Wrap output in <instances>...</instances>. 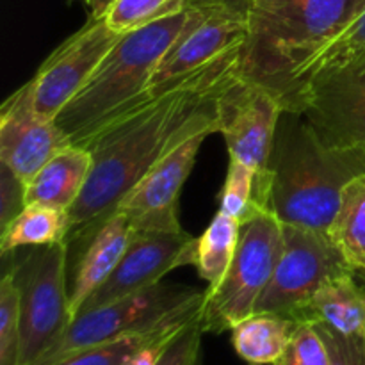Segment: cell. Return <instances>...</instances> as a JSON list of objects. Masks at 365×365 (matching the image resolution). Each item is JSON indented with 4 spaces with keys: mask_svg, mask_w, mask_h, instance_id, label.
<instances>
[{
    "mask_svg": "<svg viewBox=\"0 0 365 365\" xmlns=\"http://www.w3.org/2000/svg\"><path fill=\"white\" fill-rule=\"evenodd\" d=\"M299 321L282 314L253 312L232 328L235 353L250 365H277Z\"/></svg>",
    "mask_w": 365,
    "mask_h": 365,
    "instance_id": "d6986e66",
    "label": "cell"
},
{
    "mask_svg": "<svg viewBox=\"0 0 365 365\" xmlns=\"http://www.w3.org/2000/svg\"><path fill=\"white\" fill-rule=\"evenodd\" d=\"M359 365H365V364H359Z\"/></svg>",
    "mask_w": 365,
    "mask_h": 365,
    "instance_id": "e575fe53",
    "label": "cell"
},
{
    "mask_svg": "<svg viewBox=\"0 0 365 365\" xmlns=\"http://www.w3.org/2000/svg\"><path fill=\"white\" fill-rule=\"evenodd\" d=\"M284 248L282 221L260 209L241 225L234 260L221 284L205 289L200 323L205 334L230 331L252 316L266 291Z\"/></svg>",
    "mask_w": 365,
    "mask_h": 365,
    "instance_id": "8992f818",
    "label": "cell"
},
{
    "mask_svg": "<svg viewBox=\"0 0 365 365\" xmlns=\"http://www.w3.org/2000/svg\"><path fill=\"white\" fill-rule=\"evenodd\" d=\"M191 16V6L121 34L56 123L70 145H84L109 121L145 98L157 66Z\"/></svg>",
    "mask_w": 365,
    "mask_h": 365,
    "instance_id": "277c9868",
    "label": "cell"
},
{
    "mask_svg": "<svg viewBox=\"0 0 365 365\" xmlns=\"http://www.w3.org/2000/svg\"><path fill=\"white\" fill-rule=\"evenodd\" d=\"M182 328H178V330H175V331H170V334L163 335V337L155 339V341L148 342L146 346L139 348L138 351H135L134 355L127 360V362H125V365H157L159 364L160 356H163L164 349H166V346L170 344L171 339H173L175 335L182 330Z\"/></svg>",
    "mask_w": 365,
    "mask_h": 365,
    "instance_id": "4dcf8cb0",
    "label": "cell"
},
{
    "mask_svg": "<svg viewBox=\"0 0 365 365\" xmlns=\"http://www.w3.org/2000/svg\"><path fill=\"white\" fill-rule=\"evenodd\" d=\"M365 59V11L355 20V24L349 29H346L323 53L316 57L312 63L309 64L305 71H303L302 78H299L298 91L307 81L314 77H319V75L328 73V71L339 70L342 66H348V64L359 63V61ZM296 91V96H298ZM294 96V102H296ZM294 107V103H292ZM291 107V109H292ZM287 110V109H285Z\"/></svg>",
    "mask_w": 365,
    "mask_h": 365,
    "instance_id": "cb8c5ba5",
    "label": "cell"
},
{
    "mask_svg": "<svg viewBox=\"0 0 365 365\" xmlns=\"http://www.w3.org/2000/svg\"><path fill=\"white\" fill-rule=\"evenodd\" d=\"M317 328L321 330V334H323L324 341H327L328 344V349H330V356H331V365H359V364H365V362H360L359 359H355V356L349 353V349L346 348L344 344H342L339 339H335L334 335L330 334L328 330H324L323 327H319V324H316Z\"/></svg>",
    "mask_w": 365,
    "mask_h": 365,
    "instance_id": "1f68e13d",
    "label": "cell"
},
{
    "mask_svg": "<svg viewBox=\"0 0 365 365\" xmlns=\"http://www.w3.org/2000/svg\"><path fill=\"white\" fill-rule=\"evenodd\" d=\"M364 282H365V280H364Z\"/></svg>",
    "mask_w": 365,
    "mask_h": 365,
    "instance_id": "d590c367",
    "label": "cell"
},
{
    "mask_svg": "<svg viewBox=\"0 0 365 365\" xmlns=\"http://www.w3.org/2000/svg\"><path fill=\"white\" fill-rule=\"evenodd\" d=\"M284 248L255 312L282 314L298 319L327 282L348 273L344 259L327 234L282 223Z\"/></svg>",
    "mask_w": 365,
    "mask_h": 365,
    "instance_id": "9c48e42d",
    "label": "cell"
},
{
    "mask_svg": "<svg viewBox=\"0 0 365 365\" xmlns=\"http://www.w3.org/2000/svg\"><path fill=\"white\" fill-rule=\"evenodd\" d=\"M187 6L189 0H116L106 20L118 34H125Z\"/></svg>",
    "mask_w": 365,
    "mask_h": 365,
    "instance_id": "484cf974",
    "label": "cell"
},
{
    "mask_svg": "<svg viewBox=\"0 0 365 365\" xmlns=\"http://www.w3.org/2000/svg\"><path fill=\"white\" fill-rule=\"evenodd\" d=\"M248 32V14L225 7L191 6L187 25L157 66L145 98L160 95L221 61L241 56Z\"/></svg>",
    "mask_w": 365,
    "mask_h": 365,
    "instance_id": "30bf717a",
    "label": "cell"
},
{
    "mask_svg": "<svg viewBox=\"0 0 365 365\" xmlns=\"http://www.w3.org/2000/svg\"><path fill=\"white\" fill-rule=\"evenodd\" d=\"M70 145L53 120L39 116L29 84L14 91L0 109V163L29 184L34 175Z\"/></svg>",
    "mask_w": 365,
    "mask_h": 365,
    "instance_id": "9a60e30c",
    "label": "cell"
},
{
    "mask_svg": "<svg viewBox=\"0 0 365 365\" xmlns=\"http://www.w3.org/2000/svg\"><path fill=\"white\" fill-rule=\"evenodd\" d=\"M203 334L198 316L171 339L157 365H202Z\"/></svg>",
    "mask_w": 365,
    "mask_h": 365,
    "instance_id": "f1b7e54d",
    "label": "cell"
},
{
    "mask_svg": "<svg viewBox=\"0 0 365 365\" xmlns=\"http://www.w3.org/2000/svg\"><path fill=\"white\" fill-rule=\"evenodd\" d=\"M70 242L38 246L13 264L20 291V344L16 365H39L73 321L68 285Z\"/></svg>",
    "mask_w": 365,
    "mask_h": 365,
    "instance_id": "5b68a950",
    "label": "cell"
},
{
    "mask_svg": "<svg viewBox=\"0 0 365 365\" xmlns=\"http://www.w3.org/2000/svg\"><path fill=\"white\" fill-rule=\"evenodd\" d=\"M196 241L182 230H134L110 277L86 299L78 314L113 303L155 285L177 267L195 266ZM77 314V316H78Z\"/></svg>",
    "mask_w": 365,
    "mask_h": 365,
    "instance_id": "4fadbf2b",
    "label": "cell"
},
{
    "mask_svg": "<svg viewBox=\"0 0 365 365\" xmlns=\"http://www.w3.org/2000/svg\"><path fill=\"white\" fill-rule=\"evenodd\" d=\"M27 207V184L0 163V228H6Z\"/></svg>",
    "mask_w": 365,
    "mask_h": 365,
    "instance_id": "f546056e",
    "label": "cell"
},
{
    "mask_svg": "<svg viewBox=\"0 0 365 365\" xmlns=\"http://www.w3.org/2000/svg\"><path fill=\"white\" fill-rule=\"evenodd\" d=\"M203 296L205 291L195 287L166 285L159 282L98 309L78 314L73 317L59 344L39 365L75 349L192 319L200 316Z\"/></svg>",
    "mask_w": 365,
    "mask_h": 365,
    "instance_id": "52a82bcc",
    "label": "cell"
},
{
    "mask_svg": "<svg viewBox=\"0 0 365 365\" xmlns=\"http://www.w3.org/2000/svg\"><path fill=\"white\" fill-rule=\"evenodd\" d=\"M346 266L365 280V173L353 178L342 191L341 205L328 230Z\"/></svg>",
    "mask_w": 365,
    "mask_h": 365,
    "instance_id": "ffe728a7",
    "label": "cell"
},
{
    "mask_svg": "<svg viewBox=\"0 0 365 365\" xmlns=\"http://www.w3.org/2000/svg\"><path fill=\"white\" fill-rule=\"evenodd\" d=\"M81 2H84V6L89 9V16L103 18L116 0H81Z\"/></svg>",
    "mask_w": 365,
    "mask_h": 365,
    "instance_id": "836d02e7",
    "label": "cell"
},
{
    "mask_svg": "<svg viewBox=\"0 0 365 365\" xmlns=\"http://www.w3.org/2000/svg\"><path fill=\"white\" fill-rule=\"evenodd\" d=\"M287 110H299L328 145L365 152V59L307 81Z\"/></svg>",
    "mask_w": 365,
    "mask_h": 365,
    "instance_id": "7c38bea8",
    "label": "cell"
},
{
    "mask_svg": "<svg viewBox=\"0 0 365 365\" xmlns=\"http://www.w3.org/2000/svg\"><path fill=\"white\" fill-rule=\"evenodd\" d=\"M267 170V210L282 223L328 235L342 191L365 173V152L328 145L299 110H284Z\"/></svg>",
    "mask_w": 365,
    "mask_h": 365,
    "instance_id": "3957f363",
    "label": "cell"
},
{
    "mask_svg": "<svg viewBox=\"0 0 365 365\" xmlns=\"http://www.w3.org/2000/svg\"><path fill=\"white\" fill-rule=\"evenodd\" d=\"M132 232L134 227L128 214L116 210L89 237L81 241L84 248L78 255L70 282V307L73 317L86 299L110 277L130 242Z\"/></svg>",
    "mask_w": 365,
    "mask_h": 365,
    "instance_id": "e0dca14e",
    "label": "cell"
},
{
    "mask_svg": "<svg viewBox=\"0 0 365 365\" xmlns=\"http://www.w3.org/2000/svg\"><path fill=\"white\" fill-rule=\"evenodd\" d=\"M20 344V291L13 269L0 282V365H16Z\"/></svg>",
    "mask_w": 365,
    "mask_h": 365,
    "instance_id": "4316f807",
    "label": "cell"
},
{
    "mask_svg": "<svg viewBox=\"0 0 365 365\" xmlns=\"http://www.w3.org/2000/svg\"><path fill=\"white\" fill-rule=\"evenodd\" d=\"M239 57L191 75L121 113L84 143L93 168L70 214V245L84 241L118 210L125 196L185 135L217 132L214 100L237 73Z\"/></svg>",
    "mask_w": 365,
    "mask_h": 365,
    "instance_id": "6da1fadb",
    "label": "cell"
},
{
    "mask_svg": "<svg viewBox=\"0 0 365 365\" xmlns=\"http://www.w3.org/2000/svg\"><path fill=\"white\" fill-rule=\"evenodd\" d=\"M255 0H189L192 7H225V9L237 11V13L250 14Z\"/></svg>",
    "mask_w": 365,
    "mask_h": 365,
    "instance_id": "d6a6232c",
    "label": "cell"
},
{
    "mask_svg": "<svg viewBox=\"0 0 365 365\" xmlns=\"http://www.w3.org/2000/svg\"><path fill=\"white\" fill-rule=\"evenodd\" d=\"M91 168L93 157L86 146H64L27 184V205L70 210L84 191Z\"/></svg>",
    "mask_w": 365,
    "mask_h": 365,
    "instance_id": "ac0fdd59",
    "label": "cell"
},
{
    "mask_svg": "<svg viewBox=\"0 0 365 365\" xmlns=\"http://www.w3.org/2000/svg\"><path fill=\"white\" fill-rule=\"evenodd\" d=\"M214 110L217 134L225 138L228 157L259 173L255 203L267 209L271 191L267 166L284 103L267 88L235 73L214 100Z\"/></svg>",
    "mask_w": 365,
    "mask_h": 365,
    "instance_id": "ba28073f",
    "label": "cell"
},
{
    "mask_svg": "<svg viewBox=\"0 0 365 365\" xmlns=\"http://www.w3.org/2000/svg\"><path fill=\"white\" fill-rule=\"evenodd\" d=\"M259 173L252 166L239 160L228 163L227 178L220 192V212L245 223L260 207L255 203V189Z\"/></svg>",
    "mask_w": 365,
    "mask_h": 365,
    "instance_id": "d4e9b609",
    "label": "cell"
},
{
    "mask_svg": "<svg viewBox=\"0 0 365 365\" xmlns=\"http://www.w3.org/2000/svg\"><path fill=\"white\" fill-rule=\"evenodd\" d=\"M120 38L106 16H89L84 27L61 43L27 82L36 113L56 121L57 114L88 84Z\"/></svg>",
    "mask_w": 365,
    "mask_h": 365,
    "instance_id": "8fae6325",
    "label": "cell"
},
{
    "mask_svg": "<svg viewBox=\"0 0 365 365\" xmlns=\"http://www.w3.org/2000/svg\"><path fill=\"white\" fill-rule=\"evenodd\" d=\"M71 221L68 210L46 205H27L0 234L2 255L25 248L52 246L66 241Z\"/></svg>",
    "mask_w": 365,
    "mask_h": 365,
    "instance_id": "44dd1931",
    "label": "cell"
},
{
    "mask_svg": "<svg viewBox=\"0 0 365 365\" xmlns=\"http://www.w3.org/2000/svg\"><path fill=\"white\" fill-rule=\"evenodd\" d=\"M241 235V223L223 212H217L207 230L196 241L195 267L200 278L214 289L227 274Z\"/></svg>",
    "mask_w": 365,
    "mask_h": 365,
    "instance_id": "7402d4cb",
    "label": "cell"
},
{
    "mask_svg": "<svg viewBox=\"0 0 365 365\" xmlns=\"http://www.w3.org/2000/svg\"><path fill=\"white\" fill-rule=\"evenodd\" d=\"M277 365H331L330 349L319 328L309 321H299Z\"/></svg>",
    "mask_w": 365,
    "mask_h": 365,
    "instance_id": "83f0119b",
    "label": "cell"
},
{
    "mask_svg": "<svg viewBox=\"0 0 365 365\" xmlns=\"http://www.w3.org/2000/svg\"><path fill=\"white\" fill-rule=\"evenodd\" d=\"M210 134L212 128H203L180 139L125 196L118 210L128 214L134 230H182L178 198L195 168L200 146Z\"/></svg>",
    "mask_w": 365,
    "mask_h": 365,
    "instance_id": "5bb4252c",
    "label": "cell"
},
{
    "mask_svg": "<svg viewBox=\"0 0 365 365\" xmlns=\"http://www.w3.org/2000/svg\"><path fill=\"white\" fill-rule=\"evenodd\" d=\"M365 11V0H255L237 73L291 109L299 78Z\"/></svg>",
    "mask_w": 365,
    "mask_h": 365,
    "instance_id": "7a4b0ae2",
    "label": "cell"
},
{
    "mask_svg": "<svg viewBox=\"0 0 365 365\" xmlns=\"http://www.w3.org/2000/svg\"><path fill=\"white\" fill-rule=\"evenodd\" d=\"M299 321L319 324L365 362V282L353 271L331 278L303 309Z\"/></svg>",
    "mask_w": 365,
    "mask_h": 365,
    "instance_id": "2e32d148",
    "label": "cell"
},
{
    "mask_svg": "<svg viewBox=\"0 0 365 365\" xmlns=\"http://www.w3.org/2000/svg\"><path fill=\"white\" fill-rule=\"evenodd\" d=\"M196 317H192V319H196ZM192 319L168 324V327L157 328V330L152 331H145V334L127 335V337L116 339V341L102 342V344L75 349V351L57 356V359L50 360V362L43 365H125V362H127L139 348L146 346L148 342L155 341V339L163 337V335L170 334V331H175L178 330V328L185 327V324L191 323Z\"/></svg>",
    "mask_w": 365,
    "mask_h": 365,
    "instance_id": "603a6c76",
    "label": "cell"
}]
</instances>
